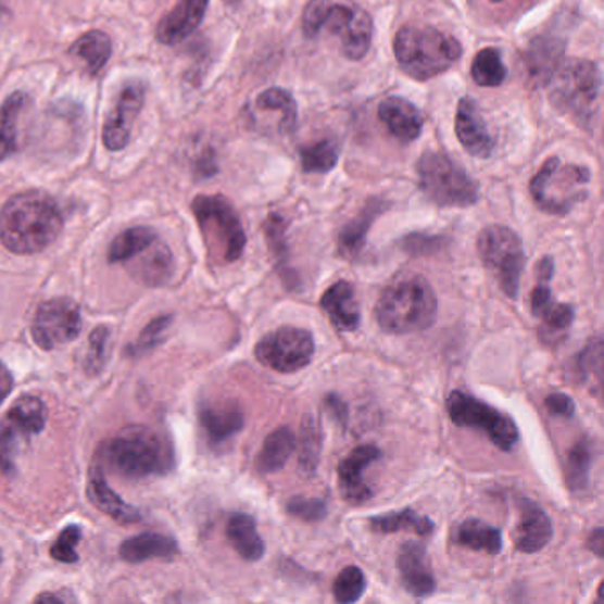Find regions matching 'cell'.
<instances>
[{"mask_svg": "<svg viewBox=\"0 0 604 604\" xmlns=\"http://www.w3.org/2000/svg\"><path fill=\"white\" fill-rule=\"evenodd\" d=\"M63 230L58 202L39 190L16 193L0 210V241L13 254H38Z\"/></svg>", "mask_w": 604, "mask_h": 604, "instance_id": "1", "label": "cell"}, {"mask_svg": "<svg viewBox=\"0 0 604 604\" xmlns=\"http://www.w3.org/2000/svg\"><path fill=\"white\" fill-rule=\"evenodd\" d=\"M103 456L112 471L131 480L171 474L176 461L171 440L148 426L121 429L106 443Z\"/></svg>", "mask_w": 604, "mask_h": 604, "instance_id": "2", "label": "cell"}, {"mask_svg": "<svg viewBox=\"0 0 604 604\" xmlns=\"http://www.w3.org/2000/svg\"><path fill=\"white\" fill-rule=\"evenodd\" d=\"M437 294L420 275H404L390 282L376 303V322L385 334L406 336L435 325Z\"/></svg>", "mask_w": 604, "mask_h": 604, "instance_id": "3", "label": "cell"}, {"mask_svg": "<svg viewBox=\"0 0 604 604\" xmlns=\"http://www.w3.org/2000/svg\"><path fill=\"white\" fill-rule=\"evenodd\" d=\"M393 53L408 77L426 83L454 66L463 49L451 34L426 25H406L395 34Z\"/></svg>", "mask_w": 604, "mask_h": 604, "instance_id": "4", "label": "cell"}, {"mask_svg": "<svg viewBox=\"0 0 604 604\" xmlns=\"http://www.w3.org/2000/svg\"><path fill=\"white\" fill-rule=\"evenodd\" d=\"M302 29L307 38H317L323 30L336 34L341 39L342 55L360 61L369 52L375 24L369 13L358 8L331 0H311L303 10Z\"/></svg>", "mask_w": 604, "mask_h": 604, "instance_id": "5", "label": "cell"}, {"mask_svg": "<svg viewBox=\"0 0 604 604\" xmlns=\"http://www.w3.org/2000/svg\"><path fill=\"white\" fill-rule=\"evenodd\" d=\"M192 212L213 260L235 263L247 246L246 229L235 207L222 196H197Z\"/></svg>", "mask_w": 604, "mask_h": 604, "instance_id": "6", "label": "cell"}, {"mask_svg": "<svg viewBox=\"0 0 604 604\" xmlns=\"http://www.w3.org/2000/svg\"><path fill=\"white\" fill-rule=\"evenodd\" d=\"M418 187L440 207H468L479 202V185L465 168L440 151H427L417 162Z\"/></svg>", "mask_w": 604, "mask_h": 604, "instance_id": "7", "label": "cell"}, {"mask_svg": "<svg viewBox=\"0 0 604 604\" xmlns=\"http://www.w3.org/2000/svg\"><path fill=\"white\" fill-rule=\"evenodd\" d=\"M590 171L575 164H562L561 159H548L530 181V193L539 210L564 216L589 197Z\"/></svg>", "mask_w": 604, "mask_h": 604, "instance_id": "8", "label": "cell"}, {"mask_svg": "<svg viewBox=\"0 0 604 604\" xmlns=\"http://www.w3.org/2000/svg\"><path fill=\"white\" fill-rule=\"evenodd\" d=\"M550 100L562 114L571 115L580 125H589L600 98L601 72L587 59H572L561 64L552 80Z\"/></svg>", "mask_w": 604, "mask_h": 604, "instance_id": "9", "label": "cell"}, {"mask_svg": "<svg viewBox=\"0 0 604 604\" xmlns=\"http://www.w3.org/2000/svg\"><path fill=\"white\" fill-rule=\"evenodd\" d=\"M477 250L480 261L496 280L502 293L511 300L518 298L527 263L521 238L513 229L494 224L480 230Z\"/></svg>", "mask_w": 604, "mask_h": 604, "instance_id": "10", "label": "cell"}, {"mask_svg": "<svg viewBox=\"0 0 604 604\" xmlns=\"http://www.w3.org/2000/svg\"><path fill=\"white\" fill-rule=\"evenodd\" d=\"M446 413L457 427L485 431L500 451L511 452L518 445L519 429L513 418L470 393L461 390L449 393Z\"/></svg>", "mask_w": 604, "mask_h": 604, "instance_id": "11", "label": "cell"}, {"mask_svg": "<svg viewBox=\"0 0 604 604\" xmlns=\"http://www.w3.org/2000/svg\"><path fill=\"white\" fill-rule=\"evenodd\" d=\"M47 426V406L36 395H22L0 418V471L15 474L20 451Z\"/></svg>", "mask_w": 604, "mask_h": 604, "instance_id": "12", "label": "cell"}, {"mask_svg": "<svg viewBox=\"0 0 604 604\" xmlns=\"http://www.w3.org/2000/svg\"><path fill=\"white\" fill-rule=\"evenodd\" d=\"M314 337L298 327H280L269 331L255 344L254 355L264 367L278 375H294L314 358Z\"/></svg>", "mask_w": 604, "mask_h": 604, "instance_id": "13", "label": "cell"}, {"mask_svg": "<svg viewBox=\"0 0 604 604\" xmlns=\"http://www.w3.org/2000/svg\"><path fill=\"white\" fill-rule=\"evenodd\" d=\"M243 119L250 130L266 137L293 134L298 125L297 101L282 87H269L247 103Z\"/></svg>", "mask_w": 604, "mask_h": 604, "instance_id": "14", "label": "cell"}, {"mask_svg": "<svg viewBox=\"0 0 604 604\" xmlns=\"http://www.w3.org/2000/svg\"><path fill=\"white\" fill-rule=\"evenodd\" d=\"M83 331V314L72 298H52L41 303L34 314L30 334L45 351L75 341Z\"/></svg>", "mask_w": 604, "mask_h": 604, "instance_id": "15", "label": "cell"}, {"mask_svg": "<svg viewBox=\"0 0 604 604\" xmlns=\"http://www.w3.org/2000/svg\"><path fill=\"white\" fill-rule=\"evenodd\" d=\"M144 98L146 89L139 80L123 86L103 126V144L109 151H121L128 146L135 121L144 106Z\"/></svg>", "mask_w": 604, "mask_h": 604, "instance_id": "16", "label": "cell"}, {"mask_svg": "<svg viewBox=\"0 0 604 604\" xmlns=\"http://www.w3.org/2000/svg\"><path fill=\"white\" fill-rule=\"evenodd\" d=\"M381 460V451L378 446L360 445L355 451L348 454L337 468L339 475V490L342 499L351 505L365 504L375 496V491L365 482V470Z\"/></svg>", "mask_w": 604, "mask_h": 604, "instance_id": "17", "label": "cell"}, {"mask_svg": "<svg viewBox=\"0 0 604 604\" xmlns=\"http://www.w3.org/2000/svg\"><path fill=\"white\" fill-rule=\"evenodd\" d=\"M398 571L404 590L413 597H427L437 590L426 548L420 542H404L398 553Z\"/></svg>", "mask_w": 604, "mask_h": 604, "instance_id": "18", "label": "cell"}, {"mask_svg": "<svg viewBox=\"0 0 604 604\" xmlns=\"http://www.w3.org/2000/svg\"><path fill=\"white\" fill-rule=\"evenodd\" d=\"M456 135L466 153L486 160L493 153L494 140L485 117L471 98H461L456 111Z\"/></svg>", "mask_w": 604, "mask_h": 604, "instance_id": "19", "label": "cell"}, {"mask_svg": "<svg viewBox=\"0 0 604 604\" xmlns=\"http://www.w3.org/2000/svg\"><path fill=\"white\" fill-rule=\"evenodd\" d=\"M207 4L210 0H178L174 10L160 20L156 39L165 47H174L185 41L202 24Z\"/></svg>", "mask_w": 604, "mask_h": 604, "instance_id": "20", "label": "cell"}, {"mask_svg": "<svg viewBox=\"0 0 604 604\" xmlns=\"http://www.w3.org/2000/svg\"><path fill=\"white\" fill-rule=\"evenodd\" d=\"M125 266L135 280L151 288L164 286L174 274L173 252L159 238L148 249L134 255L130 261H126Z\"/></svg>", "mask_w": 604, "mask_h": 604, "instance_id": "21", "label": "cell"}, {"mask_svg": "<svg viewBox=\"0 0 604 604\" xmlns=\"http://www.w3.org/2000/svg\"><path fill=\"white\" fill-rule=\"evenodd\" d=\"M521 518L514 533V544L521 553H538L546 548L553 538V523L536 502L521 500Z\"/></svg>", "mask_w": 604, "mask_h": 604, "instance_id": "22", "label": "cell"}, {"mask_svg": "<svg viewBox=\"0 0 604 604\" xmlns=\"http://www.w3.org/2000/svg\"><path fill=\"white\" fill-rule=\"evenodd\" d=\"M199 424L210 445H224L246 427V415L236 403L201 404Z\"/></svg>", "mask_w": 604, "mask_h": 604, "instance_id": "23", "label": "cell"}, {"mask_svg": "<svg viewBox=\"0 0 604 604\" xmlns=\"http://www.w3.org/2000/svg\"><path fill=\"white\" fill-rule=\"evenodd\" d=\"M562 58H564V41L561 39L555 38L552 34H542L533 39L525 53L530 84L533 87L550 84L556 70L561 67Z\"/></svg>", "mask_w": 604, "mask_h": 604, "instance_id": "24", "label": "cell"}, {"mask_svg": "<svg viewBox=\"0 0 604 604\" xmlns=\"http://www.w3.org/2000/svg\"><path fill=\"white\" fill-rule=\"evenodd\" d=\"M379 119L401 142H413L423 134L424 117L412 101L401 97L387 98L378 109Z\"/></svg>", "mask_w": 604, "mask_h": 604, "instance_id": "25", "label": "cell"}, {"mask_svg": "<svg viewBox=\"0 0 604 604\" xmlns=\"http://www.w3.org/2000/svg\"><path fill=\"white\" fill-rule=\"evenodd\" d=\"M323 311L327 312L331 325L339 331H356L362 322L358 302H356L355 288L348 280H339L323 294Z\"/></svg>", "mask_w": 604, "mask_h": 604, "instance_id": "26", "label": "cell"}, {"mask_svg": "<svg viewBox=\"0 0 604 604\" xmlns=\"http://www.w3.org/2000/svg\"><path fill=\"white\" fill-rule=\"evenodd\" d=\"M29 106L30 98L22 91L11 92L0 105V162L13 156L22 146V130Z\"/></svg>", "mask_w": 604, "mask_h": 604, "instance_id": "27", "label": "cell"}, {"mask_svg": "<svg viewBox=\"0 0 604 604\" xmlns=\"http://www.w3.org/2000/svg\"><path fill=\"white\" fill-rule=\"evenodd\" d=\"M387 210H389V204H387V202L381 201V199H370V201L362 207V212H360L353 221L348 222V224L342 227L341 232H339V240H337L339 255L348 261L356 260L360 252L364 250L370 227L375 224L376 218H378L381 213L387 212Z\"/></svg>", "mask_w": 604, "mask_h": 604, "instance_id": "28", "label": "cell"}, {"mask_svg": "<svg viewBox=\"0 0 604 604\" xmlns=\"http://www.w3.org/2000/svg\"><path fill=\"white\" fill-rule=\"evenodd\" d=\"M87 496L91 500L95 507L100 508L101 513L111 516L119 523H137L142 518V514L131 505L126 504L119 494L112 490L106 482L105 474L101 465H95L89 474V485H87Z\"/></svg>", "mask_w": 604, "mask_h": 604, "instance_id": "29", "label": "cell"}, {"mask_svg": "<svg viewBox=\"0 0 604 604\" xmlns=\"http://www.w3.org/2000/svg\"><path fill=\"white\" fill-rule=\"evenodd\" d=\"M179 546L176 539L164 533L146 532L126 539L119 548L121 558L130 564H142L151 558L171 561L178 555Z\"/></svg>", "mask_w": 604, "mask_h": 604, "instance_id": "30", "label": "cell"}, {"mask_svg": "<svg viewBox=\"0 0 604 604\" xmlns=\"http://www.w3.org/2000/svg\"><path fill=\"white\" fill-rule=\"evenodd\" d=\"M226 532L230 546L243 561L257 562L263 558L266 546L257 532V523L250 514H232L227 521Z\"/></svg>", "mask_w": 604, "mask_h": 604, "instance_id": "31", "label": "cell"}, {"mask_svg": "<svg viewBox=\"0 0 604 604\" xmlns=\"http://www.w3.org/2000/svg\"><path fill=\"white\" fill-rule=\"evenodd\" d=\"M297 451V437L289 427H278L264 440L263 449L255 457V468L261 475L277 474L288 465L289 457Z\"/></svg>", "mask_w": 604, "mask_h": 604, "instance_id": "32", "label": "cell"}, {"mask_svg": "<svg viewBox=\"0 0 604 604\" xmlns=\"http://www.w3.org/2000/svg\"><path fill=\"white\" fill-rule=\"evenodd\" d=\"M70 55L83 64L89 75H97L109 63L112 41L103 30H89L70 47Z\"/></svg>", "mask_w": 604, "mask_h": 604, "instance_id": "33", "label": "cell"}, {"mask_svg": "<svg viewBox=\"0 0 604 604\" xmlns=\"http://www.w3.org/2000/svg\"><path fill=\"white\" fill-rule=\"evenodd\" d=\"M286 229H288V222L284 221L282 215H278V213H272L266 224H264L266 241H268L269 252L274 255L277 272L282 277L284 286L294 291V289L300 288V278L293 269L289 268V246Z\"/></svg>", "mask_w": 604, "mask_h": 604, "instance_id": "34", "label": "cell"}, {"mask_svg": "<svg viewBox=\"0 0 604 604\" xmlns=\"http://www.w3.org/2000/svg\"><path fill=\"white\" fill-rule=\"evenodd\" d=\"M454 541L460 546L468 548L474 552L488 553V555H499L504 548V539H502L500 528L477 518L461 523L456 533H454Z\"/></svg>", "mask_w": 604, "mask_h": 604, "instance_id": "35", "label": "cell"}, {"mask_svg": "<svg viewBox=\"0 0 604 604\" xmlns=\"http://www.w3.org/2000/svg\"><path fill=\"white\" fill-rule=\"evenodd\" d=\"M538 317L542 322L539 327V339L542 344L556 348L566 341L569 328L575 323L576 311L569 303H556L553 300Z\"/></svg>", "mask_w": 604, "mask_h": 604, "instance_id": "36", "label": "cell"}, {"mask_svg": "<svg viewBox=\"0 0 604 604\" xmlns=\"http://www.w3.org/2000/svg\"><path fill=\"white\" fill-rule=\"evenodd\" d=\"M369 527L376 533H395L412 530L420 538H426L435 530V523L427 516L418 514L415 508H403L398 513L381 514L369 519Z\"/></svg>", "mask_w": 604, "mask_h": 604, "instance_id": "37", "label": "cell"}, {"mask_svg": "<svg viewBox=\"0 0 604 604\" xmlns=\"http://www.w3.org/2000/svg\"><path fill=\"white\" fill-rule=\"evenodd\" d=\"M298 468L303 477H314L322 461L323 427L314 415L303 418L300 440H298Z\"/></svg>", "mask_w": 604, "mask_h": 604, "instance_id": "38", "label": "cell"}, {"mask_svg": "<svg viewBox=\"0 0 604 604\" xmlns=\"http://www.w3.org/2000/svg\"><path fill=\"white\" fill-rule=\"evenodd\" d=\"M594 461V446L589 438H581L575 443L566 463L567 488L572 493H583L590 485V470Z\"/></svg>", "mask_w": 604, "mask_h": 604, "instance_id": "39", "label": "cell"}, {"mask_svg": "<svg viewBox=\"0 0 604 604\" xmlns=\"http://www.w3.org/2000/svg\"><path fill=\"white\" fill-rule=\"evenodd\" d=\"M159 240V235L151 227L137 226L121 232L109 249V261L114 264H125L134 255L148 249L151 243Z\"/></svg>", "mask_w": 604, "mask_h": 604, "instance_id": "40", "label": "cell"}, {"mask_svg": "<svg viewBox=\"0 0 604 604\" xmlns=\"http://www.w3.org/2000/svg\"><path fill=\"white\" fill-rule=\"evenodd\" d=\"M471 78L480 87H499L507 78V67L502 61V53L499 49L488 47L480 50L471 63Z\"/></svg>", "mask_w": 604, "mask_h": 604, "instance_id": "41", "label": "cell"}, {"mask_svg": "<svg viewBox=\"0 0 604 604\" xmlns=\"http://www.w3.org/2000/svg\"><path fill=\"white\" fill-rule=\"evenodd\" d=\"M303 173L328 174L339 162V144L336 140H319L316 144L300 149Z\"/></svg>", "mask_w": 604, "mask_h": 604, "instance_id": "42", "label": "cell"}, {"mask_svg": "<svg viewBox=\"0 0 604 604\" xmlns=\"http://www.w3.org/2000/svg\"><path fill=\"white\" fill-rule=\"evenodd\" d=\"M367 589V580L360 567L348 566L339 572L334 581V597L337 603L351 604L362 600Z\"/></svg>", "mask_w": 604, "mask_h": 604, "instance_id": "43", "label": "cell"}, {"mask_svg": "<svg viewBox=\"0 0 604 604\" xmlns=\"http://www.w3.org/2000/svg\"><path fill=\"white\" fill-rule=\"evenodd\" d=\"M109 341H111L109 328L98 327L91 331L86 355L87 375L98 376L101 370L105 369L106 358H109Z\"/></svg>", "mask_w": 604, "mask_h": 604, "instance_id": "44", "label": "cell"}, {"mask_svg": "<svg viewBox=\"0 0 604 604\" xmlns=\"http://www.w3.org/2000/svg\"><path fill=\"white\" fill-rule=\"evenodd\" d=\"M578 375L583 381L601 385L603 379V339L594 337L578 355Z\"/></svg>", "mask_w": 604, "mask_h": 604, "instance_id": "45", "label": "cell"}, {"mask_svg": "<svg viewBox=\"0 0 604 604\" xmlns=\"http://www.w3.org/2000/svg\"><path fill=\"white\" fill-rule=\"evenodd\" d=\"M173 325V316L154 317L144 330L140 331L139 339L128 348L131 355H144L148 351L154 350L156 345L162 344L167 334L168 327Z\"/></svg>", "mask_w": 604, "mask_h": 604, "instance_id": "46", "label": "cell"}, {"mask_svg": "<svg viewBox=\"0 0 604 604\" xmlns=\"http://www.w3.org/2000/svg\"><path fill=\"white\" fill-rule=\"evenodd\" d=\"M286 513L302 521L316 523L327 518L328 505L322 499H307V496H293L286 504Z\"/></svg>", "mask_w": 604, "mask_h": 604, "instance_id": "47", "label": "cell"}, {"mask_svg": "<svg viewBox=\"0 0 604 604\" xmlns=\"http://www.w3.org/2000/svg\"><path fill=\"white\" fill-rule=\"evenodd\" d=\"M83 539V528L78 525H70L59 533L58 541L53 542L50 555L53 561L63 562V564H75L78 562L77 546Z\"/></svg>", "mask_w": 604, "mask_h": 604, "instance_id": "48", "label": "cell"}, {"mask_svg": "<svg viewBox=\"0 0 604 604\" xmlns=\"http://www.w3.org/2000/svg\"><path fill=\"white\" fill-rule=\"evenodd\" d=\"M399 246L410 254L429 255L443 249L446 246V240L441 236L410 235L404 236L403 240L399 241Z\"/></svg>", "mask_w": 604, "mask_h": 604, "instance_id": "49", "label": "cell"}, {"mask_svg": "<svg viewBox=\"0 0 604 604\" xmlns=\"http://www.w3.org/2000/svg\"><path fill=\"white\" fill-rule=\"evenodd\" d=\"M546 410L550 412V415L553 417L558 418H572L575 417L576 406L575 401H572L567 393L555 392L550 393L548 395L546 401Z\"/></svg>", "mask_w": 604, "mask_h": 604, "instance_id": "50", "label": "cell"}, {"mask_svg": "<svg viewBox=\"0 0 604 604\" xmlns=\"http://www.w3.org/2000/svg\"><path fill=\"white\" fill-rule=\"evenodd\" d=\"M325 408L328 410L334 420H337L342 427L348 426L350 406H348V403H345L339 393L330 392L325 395Z\"/></svg>", "mask_w": 604, "mask_h": 604, "instance_id": "51", "label": "cell"}, {"mask_svg": "<svg viewBox=\"0 0 604 604\" xmlns=\"http://www.w3.org/2000/svg\"><path fill=\"white\" fill-rule=\"evenodd\" d=\"M72 601L77 603L78 600L72 592H67V590H61V592H45V594L36 597V603H72Z\"/></svg>", "mask_w": 604, "mask_h": 604, "instance_id": "52", "label": "cell"}, {"mask_svg": "<svg viewBox=\"0 0 604 604\" xmlns=\"http://www.w3.org/2000/svg\"><path fill=\"white\" fill-rule=\"evenodd\" d=\"M11 392H13V375H11V370L0 362V404L4 403Z\"/></svg>", "mask_w": 604, "mask_h": 604, "instance_id": "53", "label": "cell"}, {"mask_svg": "<svg viewBox=\"0 0 604 604\" xmlns=\"http://www.w3.org/2000/svg\"><path fill=\"white\" fill-rule=\"evenodd\" d=\"M603 548H604V532L603 528H595L594 532L590 533L589 538V550L594 552L597 558H603Z\"/></svg>", "mask_w": 604, "mask_h": 604, "instance_id": "54", "label": "cell"}, {"mask_svg": "<svg viewBox=\"0 0 604 604\" xmlns=\"http://www.w3.org/2000/svg\"><path fill=\"white\" fill-rule=\"evenodd\" d=\"M8 18H10V11L5 10L4 5H0V29Z\"/></svg>", "mask_w": 604, "mask_h": 604, "instance_id": "55", "label": "cell"}, {"mask_svg": "<svg viewBox=\"0 0 604 604\" xmlns=\"http://www.w3.org/2000/svg\"><path fill=\"white\" fill-rule=\"evenodd\" d=\"M224 2H226V4L229 5H236V4H240V2H243V0H224Z\"/></svg>", "mask_w": 604, "mask_h": 604, "instance_id": "56", "label": "cell"}, {"mask_svg": "<svg viewBox=\"0 0 604 604\" xmlns=\"http://www.w3.org/2000/svg\"><path fill=\"white\" fill-rule=\"evenodd\" d=\"M491 2H494V4H496V2H504V0H491Z\"/></svg>", "mask_w": 604, "mask_h": 604, "instance_id": "57", "label": "cell"}, {"mask_svg": "<svg viewBox=\"0 0 604 604\" xmlns=\"http://www.w3.org/2000/svg\"><path fill=\"white\" fill-rule=\"evenodd\" d=\"M0 564H2V555H0Z\"/></svg>", "mask_w": 604, "mask_h": 604, "instance_id": "58", "label": "cell"}]
</instances>
